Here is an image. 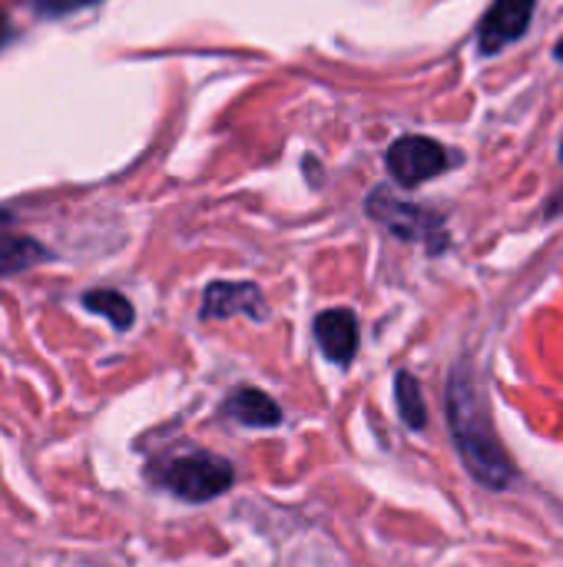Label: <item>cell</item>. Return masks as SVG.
Instances as JSON below:
<instances>
[{
	"instance_id": "6da1fadb",
	"label": "cell",
	"mask_w": 563,
	"mask_h": 567,
	"mask_svg": "<svg viewBox=\"0 0 563 567\" xmlns=\"http://www.w3.org/2000/svg\"><path fill=\"white\" fill-rule=\"evenodd\" d=\"M448 422H451V435L468 472L488 488H504L514 478V465L504 445L498 442L484 399L478 395L475 382L461 369L451 375V385H448Z\"/></svg>"
},
{
	"instance_id": "7a4b0ae2",
	"label": "cell",
	"mask_w": 563,
	"mask_h": 567,
	"mask_svg": "<svg viewBox=\"0 0 563 567\" xmlns=\"http://www.w3.org/2000/svg\"><path fill=\"white\" fill-rule=\"evenodd\" d=\"M149 478L183 502H209L232 488L236 472L229 462L216 455H179V458L156 462L149 468Z\"/></svg>"
},
{
	"instance_id": "3957f363",
	"label": "cell",
	"mask_w": 563,
	"mask_h": 567,
	"mask_svg": "<svg viewBox=\"0 0 563 567\" xmlns=\"http://www.w3.org/2000/svg\"><path fill=\"white\" fill-rule=\"evenodd\" d=\"M445 169H448V153L441 143L428 136H402L388 150V173L405 186H418Z\"/></svg>"
},
{
	"instance_id": "277c9868",
	"label": "cell",
	"mask_w": 563,
	"mask_h": 567,
	"mask_svg": "<svg viewBox=\"0 0 563 567\" xmlns=\"http://www.w3.org/2000/svg\"><path fill=\"white\" fill-rule=\"evenodd\" d=\"M368 213L388 226L395 236L402 239H425V243H435V236L441 233V219L425 213L421 206H411V203H402L388 193H372L368 199ZM438 246V243H435Z\"/></svg>"
},
{
	"instance_id": "5b68a950",
	"label": "cell",
	"mask_w": 563,
	"mask_h": 567,
	"mask_svg": "<svg viewBox=\"0 0 563 567\" xmlns=\"http://www.w3.org/2000/svg\"><path fill=\"white\" fill-rule=\"evenodd\" d=\"M249 316L256 322L265 319L262 292L252 282H212L202 296V316L206 319H229V316Z\"/></svg>"
},
{
	"instance_id": "8992f818",
	"label": "cell",
	"mask_w": 563,
	"mask_h": 567,
	"mask_svg": "<svg viewBox=\"0 0 563 567\" xmlns=\"http://www.w3.org/2000/svg\"><path fill=\"white\" fill-rule=\"evenodd\" d=\"M534 17V0H498L481 23L484 53H498L504 43L518 40Z\"/></svg>"
},
{
	"instance_id": "52a82bcc",
	"label": "cell",
	"mask_w": 563,
	"mask_h": 567,
	"mask_svg": "<svg viewBox=\"0 0 563 567\" xmlns=\"http://www.w3.org/2000/svg\"><path fill=\"white\" fill-rule=\"evenodd\" d=\"M315 339H319L322 352L332 362H338V365L352 362V355L358 349V319H355V312H348V309L322 312L315 319Z\"/></svg>"
},
{
	"instance_id": "ba28073f",
	"label": "cell",
	"mask_w": 563,
	"mask_h": 567,
	"mask_svg": "<svg viewBox=\"0 0 563 567\" xmlns=\"http://www.w3.org/2000/svg\"><path fill=\"white\" fill-rule=\"evenodd\" d=\"M46 259V249L13 226V216L0 209V276L23 272Z\"/></svg>"
},
{
	"instance_id": "9c48e42d",
	"label": "cell",
	"mask_w": 563,
	"mask_h": 567,
	"mask_svg": "<svg viewBox=\"0 0 563 567\" xmlns=\"http://www.w3.org/2000/svg\"><path fill=\"white\" fill-rule=\"evenodd\" d=\"M226 415L239 419L242 425H259V429H269V425H279L282 422V412L279 405L259 392V389H239L226 399Z\"/></svg>"
},
{
	"instance_id": "30bf717a",
	"label": "cell",
	"mask_w": 563,
	"mask_h": 567,
	"mask_svg": "<svg viewBox=\"0 0 563 567\" xmlns=\"http://www.w3.org/2000/svg\"><path fill=\"white\" fill-rule=\"evenodd\" d=\"M83 306L96 316H106L116 329H129L133 326V306L126 296L113 292V289H93L83 296Z\"/></svg>"
},
{
	"instance_id": "8fae6325",
	"label": "cell",
	"mask_w": 563,
	"mask_h": 567,
	"mask_svg": "<svg viewBox=\"0 0 563 567\" xmlns=\"http://www.w3.org/2000/svg\"><path fill=\"white\" fill-rule=\"evenodd\" d=\"M395 399H398V412H402L405 425L415 429V432H421L425 422H428V412H425L421 389H418V382H415L408 372H402V375L395 379Z\"/></svg>"
},
{
	"instance_id": "7c38bea8",
	"label": "cell",
	"mask_w": 563,
	"mask_h": 567,
	"mask_svg": "<svg viewBox=\"0 0 563 567\" xmlns=\"http://www.w3.org/2000/svg\"><path fill=\"white\" fill-rule=\"evenodd\" d=\"M96 0H37V10L46 13V17H60V13H70V10H80V7H90Z\"/></svg>"
},
{
	"instance_id": "4fadbf2b",
	"label": "cell",
	"mask_w": 563,
	"mask_h": 567,
	"mask_svg": "<svg viewBox=\"0 0 563 567\" xmlns=\"http://www.w3.org/2000/svg\"><path fill=\"white\" fill-rule=\"evenodd\" d=\"M3 37H7V17L0 13V43H3Z\"/></svg>"
},
{
	"instance_id": "5bb4252c",
	"label": "cell",
	"mask_w": 563,
	"mask_h": 567,
	"mask_svg": "<svg viewBox=\"0 0 563 567\" xmlns=\"http://www.w3.org/2000/svg\"><path fill=\"white\" fill-rule=\"evenodd\" d=\"M557 56H561V60H563V40H561V43H557Z\"/></svg>"
}]
</instances>
